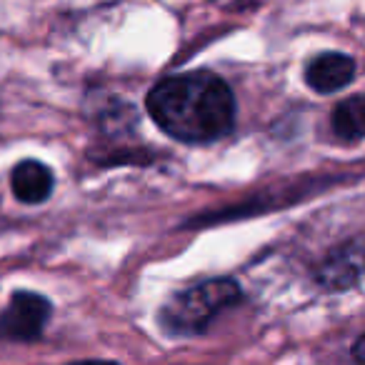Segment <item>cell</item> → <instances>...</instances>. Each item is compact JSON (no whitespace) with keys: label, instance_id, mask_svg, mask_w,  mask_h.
Returning a JSON list of instances; mask_svg holds the SVG:
<instances>
[{"label":"cell","instance_id":"6da1fadb","mask_svg":"<svg viewBox=\"0 0 365 365\" xmlns=\"http://www.w3.org/2000/svg\"><path fill=\"white\" fill-rule=\"evenodd\" d=\"M148 113L180 143H213L233 130L235 98L223 78L208 71L170 76L148 93Z\"/></svg>","mask_w":365,"mask_h":365},{"label":"cell","instance_id":"7a4b0ae2","mask_svg":"<svg viewBox=\"0 0 365 365\" xmlns=\"http://www.w3.org/2000/svg\"><path fill=\"white\" fill-rule=\"evenodd\" d=\"M238 283L230 278H213L198 283L193 288H185L180 293L170 295L160 310L163 330L170 335H198L218 318L223 310L240 303Z\"/></svg>","mask_w":365,"mask_h":365},{"label":"cell","instance_id":"3957f363","mask_svg":"<svg viewBox=\"0 0 365 365\" xmlns=\"http://www.w3.org/2000/svg\"><path fill=\"white\" fill-rule=\"evenodd\" d=\"M48 320L51 300L31 290H18L0 313V338L13 343H33L43 335Z\"/></svg>","mask_w":365,"mask_h":365},{"label":"cell","instance_id":"277c9868","mask_svg":"<svg viewBox=\"0 0 365 365\" xmlns=\"http://www.w3.org/2000/svg\"><path fill=\"white\" fill-rule=\"evenodd\" d=\"M360 278H363V240H360V235L338 245L315 270L318 285L330 293L358 288Z\"/></svg>","mask_w":365,"mask_h":365},{"label":"cell","instance_id":"5b68a950","mask_svg":"<svg viewBox=\"0 0 365 365\" xmlns=\"http://www.w3.org/2000/svg\"><path fill=\"white\" fill-rule=\"evenodd\" d=\"M355 78V61L345 53H320L305 68V83L315 93H335Z\"/></svg>","mask_w":365,"mask_h":365},{"label":"cell","instance_id":"8992f818","mask_svg":"<svg viewBox=\"0 0 365 365\" xmlns=\"http://www.w3.org/2000/svg\"><path fill=\"white\" fill-rule=\"evenodd\" d=\"M13 193L21 203L26 205H41L51 198L56 178L53 170L41 160H21L11 173Z\"/></svg>","mask_w":365,"mask_h":365},{"label":"cell","instance_id":"52a82bcc","mask_svg":"<svg viewBox=\"0 0 365 365\" xmlns=\"http://www.w3.org/2000/svg\"><path fill=\"white\" fill-rule=\"evenodd\" d=\"M333 130L340 140L358 143L365 135V101L363 96H350L333 110Z\"/></svg>","mask_w":365,"mask_h":365},{"label":"cell","instance_id":"ba28073f","mask_svg":"<svg viewBox=\"0 0 365 365\" xmlns=\"http://www.w3.org/2000/svg\"><path fill=\"white\" fill-rule=\"evenodd\" d=\"M363 350H365V338H363V335H358V338H355V343H353V360H355V365H365Z\"/></svg>","mask_w":365,"mask_h":365},{"label":"cell","instance_id":"9c48e42d","mask_svg":"<svg viewBox=\"0 0 365 365\" xmlns=\"http://www.w3.org/2000/svg\"><path fill=\"white\" fill-rule=\"evenodd\" d=\"M71 365H118V363H106V360H78V363Z\"/></svg>","mask_w":365,"mask_h":365}]
</instances>
